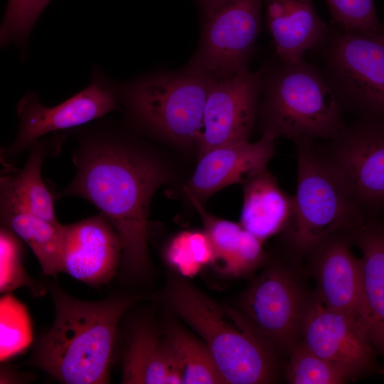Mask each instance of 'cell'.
<instances>
[{"mask_svg": "<svg viewBox=\"0 0 384 384\" xmlns=\"http://www.w3.org/2000/svg\"><path fill=\"white\" fill-rule=\"evenodd\" d=\"M76 138L71 157L76 172L55 200L82 198L95 206L118 234L120 267L139 275L148 269V215L151 200L170 174L154 151L111 123L97 122L69 131Z\"/></svg>", "mask_w": 384, "mask_h": 384, "instance_id": "1", "label": "cell"}, {"mask_svg": "<svg viewBox=\"0 0 384 384\" xmlns=\"http://www.w3.org/2000/svg\"><path fill=\"white\" fill-rule=\"evenodd\" d=\"M49 287L54 321L36 342L31 363L63 383H109L117 326L131 301L118 296L85 301Z\"/></svg>", "mask_w": 384, "mask_h": 384, "instance_id": "2", "label": "cell"}, {"mask_svg": "<svg viewBox=\"0 0 384 384\" xmlns=\"http://www.w3.org/2000/svg\"><path fill=\"white\" fill-rule=\"evenodd\" d=\"M168 299L176 313L201 336L227 383L274 381L276 351L240 311L215 302L181 279L169 285Z\"/></svg>", "mask_w": 384, "mask_h": 384, "instance_id": "3", "label": "cell"}, {"mask_svg": "<svg viewBox=\"0 0 384 384\" xmlns=\"http://www.w3.org/2000/svg\"><path fill=\"white\" fill-rule=\"evenodd\" d=\"M262 70V134L293 142L330 140L346 124L343 109L316 65L304 58L278 59Z\"/></svg>", "mask_w": 384, "mask_h": 384, "instance_id": "4", "label": "cell"}, {"mask_svg": "<svg viewBox=\"0 0 384 384\" xmlns=\"http://www.w3.org/2000/svg\"><path fill=\"white\" fill-rule=\"evenodd\" d=\"M297 184L291 220L282 232L294 260L314 250L331 235L350 232L369 215L354 201L315 141L294 142Z\"/></svg>", "mask_w": 384, "mask_h": 384, "instance_id": "5", "label": "cell"}, {"mask_svg": "<svg viewBox=\"0 0 384 384\" xmlns=\"http://www.w3.org/2000/svg\"><path fill=\"white\" fill-rule=\"evenodd\" d=\"M216 80L188 64L180 71L129 82L119 87V100L134 120L155 134L183 143L198 142L206 101Z\"/></svg>", "mask_w": 384, "mask_h": 384, "instance_id": "6", "label": "cell"}, {"mask_svg": "<svg viewBox=\"0 0 384 384\" xmlns=\"http://www.w3.org/2000/svg\"><path fill=\"white\" fill-rule=\"evenodd\" d=\"M381 33L333 25L314 49L326 82L345 112L384 121V39Z\"/></svg>", "mask_w": 384, "mask_h": 384, "instance_id": "7", "label": "cell"}, {"mask_svg": "<svg viewBox=\"0 0 384 384\" xmlns=\"http://www.w3.org/2000/svg\"><path fill=\"white\" fill-rule=\"evenodd\" d=\"M19 125L14 139L0 151L4 169H13L18 159L48 134L70 131L119 111V87L101 73L72 97L54 107L43 105L38 94L27 92L17 105Z\"/></svg>", "mask_w": 384, "mask_h": 384, "instance_id": "8", "label": "cell"}, {"mask_svg": "<svg viewBox=\"0 0 384 384\" xmlns=\"http://www.w3.org/2000/svg\"><path fill=\"white\" fill-rule=\"evenodd\" d=\"M295 270L282 263L266 268L244 292L240 313L277 352L300 341L309 296Z\"/></svg>", "mask_w": 384, "mask_h": 384, "instance_id": "9", "label": "cell"}, {"mask_svg": "<svg viewBox=\"0 0 384 384\" xmlns=\"http://www.w3.org/2000/svg\"><path fill=\"white\" fill-rule=\"evenodd\" d=\"M322 153L344 186L368 214L384 208V121L346 124Z\"/></svg>", "mask_w": 384, "mask_h": 384, "instance_id": "10", "label": "cell"}, {"mask_svg": "<svg viewBox=\"0 0 384 384\" xmlns=\"http://www.w3.org/2000/svg\"><path fill=\"white\" fill-rule=\"evenodd\" d=\"M262 0H226L206 16L200 43L189 63L225 79L249 71L261 29Z\"/></svg>", "mask_w": 384, "mask_h": 384, "instance_id": "11", "label": "cell"}, {"mask_svg": "<svg viewBox=\"0 0 384 384\" xmlns=\"http://www.w3.org/2000/svg\"><path fill=\"white\" fill-rule=\"evenodd\" d=\"M262 85V69L215 81L205 104L198 157L215 147L248 140Z\"/></svg>", "mask_w": 384, "mask_h": 384, "instance_id": "12", "label": "cell"}, {"mask_svg": "<svg viewBox=\"0 0 384 384\" xmlns=\"http://www.w3.org/2000/svg\"><path fill=\"white\" fill-rule=\"evenodd\" d=\"M299 342L354 378L377 370V353L358 322L326 307L315 294L304 317Z\"/></svg>", "mask_w": 384, "mask_h": 384, "instance_id": "13", "label": "cell"}, {"mask_svg": "<svg viewBox=\"0 0 384 384\" xmlns=\"http://www.w3.org/2000/svg\"><path fill=\"white\" fill-rule=\"evenodd\" d=\"M122 252L118 234L100 213L63 224L62 272L88 286L98 288L110 282Z\"/></svg>", "mask_w": 384, "mask_h": 384, "instance_id": "14", "label": "cell"}, {"mask_svg": "<svg viewBox=\"0 0 384 384\" xmlns=\"http://www.w3.org/2000/svg\"><path fill=\"white\" fill-rule=\"evenodd\" d=\"M352 243L348 232H337L321 242L309 255L316 285L315 296L326 307L353 317L360 324L363 308L362 265L361 258L351 250Z\"/></svg>", "mask_w": 384, "mask_h": 384, "instance_id": "15", "label": "cell"}, {"mask_svg": "<svg viewBox=\"0 0 384 384\" xmlns=\"http://www.w3.org/2000/svg\"><path fill=\"white\" fill-rule=\"evenodd\" d=\"M274 140L262 134L255 142L247 140L208 151L199 157L186 188L188 197L200 201L230 184L245 183L267 169L274 154Z\"/></svg>", "mask_w": 384, "mask_h": 384, "instance_id": "16", "label": "cell"}, {"mask_svg": "<svg viewBox=\"0 0 384 384\" xmlns=\"http://www.w3.org/2000/svg\"><path fill=\"white\" fill-rule=\"evenodd\" d=\"M349 234L362 252L360 325L377 354L384 358V223L375 215H370Z\"/></svg>", "mask_w": 384, "mask_h": 384, "instance_id": "17", "label": "cell"}, {"mask_svg": "<svg viewBox=\"0 0 384 384\" xmlns=\"http://www.w3.org/2000/svg\"><path fill=\"white\" fill-rule=\"evenodd\" d=\"M266 21L277 58H304L326 36L329 27L316 13L312 0H265Z\"/></svg>", "mask_w": 384, "mask_h": 384, "instance_id": "18", "label": "cell"}, {"mask_svg": "<svg viewBox=\"0 0 384 384\" xmlns=\"http://www.w3.org/2000/svg\"><path fill=\"white\" fill-rule=\"evenodd\" d=\"M69 132H57L36 142L28 151L27 161L20 170L6 169L0 177V198L16 202L38 216L58 222L54 196L45 184L41 170L44 160L58 155Z\"/></svg>", "mask_w": 384, "mask_h": 384, "instance_id": "19", "label": "cell"}, {"mask_svg": "<svg viewBox=\"0 0 384 384\" xmlns=\"http://www.w3.org/2000/svg\"><path fill=\"white\" fill-rule=\"evenodd\" d=\"M242 227L261 241L282 233L294 209V196L285 192L267 169L245 183Z\"/></svg>", "mask_w": 384, "mask_h": 384, "instance_id": "20", "label": "cell"}, {"mask_svg": "<svg viewBox=\"0 0 384 384\" xmlns=\"http://www.w3.org/2000/svg\"><path fill=\"white\" fill-rule=\"evenodd\" d=\"M122 383H181V374L165 338L145 324L133 332L122 358Z\"/></svg>", "mask_w": 384, "mask_h": 384, "instance_id": "21", "label": "cell"}, {"mask_svg": "<svg viewBox=\"0 0 384 384\" xmlns=\"http://www.w3.org/2000/svg\"><path fill=\"white\" fill-rule=\"evenodd\" d=\"M1 225L26 242L43 273L56 279L62 272L63 224H53L12 201L0 198Z\"/></svg>", "mask_w": 384, "mask_h": 384, "instance_id": "22", "label": "cell"}, {"mask_svg": "<svg viewBox=\"0 0 384 384\" xmlns=\"http://www.w3.org/2000/svg\"><path fill=\"white\" fill-rule=\"evenodd\" d=\"M184 384L227 383L203 341L178 325H171L165 337Z\"/></svg>", "mask_w": 384, "mask_h": 384, "instance_id": "23", "label": "cell"}, {"mask_svg": "<svg viewBox=\"0 0 384 384\" xmlns=\"http://www.w3.org/2000/svg\"><path fill=\"white\" fill-rule=\"evenodd\" d=\"M286 377L291 384H342L355 378L345 368L311 352L300 342L290 351Z\"/></svg>", "mask_w": 384, "mask_h": 384, "instance_id": "24", "label": "cell"}, {"mask_svg": "<svg viewBox=\"0 0 384 384\" xmlns=\"http://www.w3.org/2000/svg\"><path fill=\"white\" fill-rule=\"evenodd\" d=\"M33 341L31 318L23 304L11 293L0 299V360L5 361L27 348Z\"/></svg>", "mask_w": 384, "mask_h": 384, "instance_id": "25", "label": "cell"}, {"mask_svg": "<svg viewBox=\"0 0 384 384\" xmlns=\"http://www.w3.org/2000/svg\"><path fill=\"white\" fill-rule=\"evenodd\" d=\"M21 240L9 229L1 225L0 292L6 294L21 287H27L35 296H42L46 289L28 275L23 264Z\"/></svg>", "mask_w": 384, "mask_h": 384, "instance_id": "26", "label": "cell"}, {"mask_svg": "<svg viewBox=\"0 0 384 384\" xmlns=\"http://www.w3.org/2000/svg\"><path fill=\"white\" fill-rule=\"evenodd\" d=\"M165 257L181 274L191 276L203 265L212 264L213 251L205 232L186 231L171 240Z\"/></svg>", "mask_w": 384, "mask_h": 384, "instance_id": "27", "label": "cell"}, {"mask_svg": "<svg viewBox=\"0 0 384 384\" xmlns=\"http://www.w3.org/2000/svg\"><path fill=\"white\" fill-rule=\"evenodd\" d=\"M50 0H9L0 29L1 46H24L38 18Z\"/></svg>", "mask_w": 384, "mask_h": 384, "instance_id": "28", "label": "cell"}, {"mask_svg": "<svg viewBox=\"0 0 384 384\" xmlns=\"http://www.w3.org/2000/svg\"><path fill=\"white\" fill-rule=\"evenodd\" d=\"M333 25L347 31L384 33L374 0H325Z\"/></svg>", "mask_w": 384, "mask_h": 384, "instance_id": "29", "label": "cell"}, {"mask_svg": "<svg viewBox=\"0 0 384 384\" xmlns=\"http://www.w3.org/2000/svg\"><path fill=\"white\" fill-rule=\"evenodd\" d=\"M225 1L226 0H197L203 9L205 16L209 14Z\"/></svg>", "mask_w": 384, "mask_h": 384, "instance_id": "30", "label": "cell"}, {"mask_svg": "<svg viewBox=\"0 0 384 384\" xmlns=\"http://www.w3.org/2000/svg\"><path fill=\"white\" fill-rule=\"evenodd\" d=\"M383 39H384V33L383 34Z\"/></svg>", "mask_w": 384, "mask_h": 384, "instance_id": "31", "label": "cell"}]
</instances>
